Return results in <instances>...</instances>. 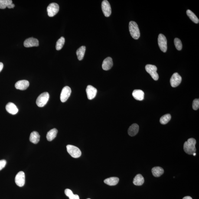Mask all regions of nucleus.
Here are the masks:
<instances>
[{
	"mask_svg": "<svg viewBox=\"0 0 199 199\" xmlns=\"http://www.w3.org/2000/svg\"><path fill=\"white\" fill-rule=\"evenodd\" d=\"M59 11V6L55 3H52L48 5L47 8L48 15L52 17L55 16Z\"/></svg>",
	"mask_w": 199,
	"mask_h": 199,
	"instance_id": "nucleus-7",
	"label": "nucleus"
},
{
	"mask_svg": "<svg viewBox=\"0 0 199 199\" xmlns=\"http://www.w3.org/2000/svg\"><path fill=\"white\" fill-rule=\"evenodd\" d=\"M196 144L195 139L193 138H190L186 141L184 145V150L186 153L188 155H193V154L195 153Z\"/></svg>",
	"mask_w": 199,
	"mask_h": 199,
	"instance_id": "nucleus-1",
	"label": "nucleus"
},
{
	"mask_svg": "<svg viewBox=\"0 0 199 199\" xmlns=\"http://www.w3.org/2000/svg\"><path fill=\"white\" fill-rule=\"evenodd\" d=\"M24 45L27 48L37 47L39 45V41L37 39L31 37L25 40L24 41Z\"/></svg>",
	"mask_w": 199,
	"mask_h": 199,
	"instance_id": "nucleus-13",
	"label": "nucleus"
},
{
	"mask_svg": "<svg viewBox=\"0 0 199 199\" xmlns=\"http://www.w3.org/2000/svg\"><path fill=\"white\" fill-rule=\"evenodd\" d=\"M15 181L16 184L18 186H23L25 183V176L23 171H20L17 174L15 177Z\"/></svg>",
	"mask_w": 199,
	"mask_h": 199,
	"instance_id": "nucleus-9",
	"label": "nucleus"
},
{
	"mask_svg": "<svg viewBox=\"0 0 199 199\" xmlns=\"http://www.w3.org/2000/svg\"><path fill=\"white\" fill-rule=\"evenodd\" d=\"M29 86V83L28 81L24 80L18 81L15 85L16 89L21 90H26L28 87Z\"/></svg>",
	"mask_w": 199,
	"mask_h": 199,
	"instance_id": "nucleus-14",
	"label": "nucleus"
},
{
	"mask_svg": "<svg viewBox=\"0 0 199 199\" xmlns=\"http://www.w3.org/2000/svg\"><path fill=\"white\" fill-rule=\"evenodd\" d=\"M71 93V89L69 86H65L62 90L60 95V99L62 102H66L70 97Z\"/></svg>",
	"mask_w": 199,
	"mask_h": 199,
	"instance_id": "nucleus-8",
	"label": "nucleus"
},
{
	"mask_svg": "<svg viewBox=\"0 0 199 199\" xmlns=\"http://www.w3.org/2000/svg\"><path fill=\"white\" fill-rule=\"evenodd\" d=\"M171 119V115L169 114H166L161 117L160 119V123L162 124H166L168 123Z\"/></svg>",
	"mask_w": 199,
	"mask_h": 199,
	"instance_id": "nucleus-26",
	"label": "nucleus"
},
{
	"mask_svg": "<svg viewBox=\"0 0 199 199\" xmlns=\"http://www.w3.org/2000/svg\"><path fill=\"white\" fill-rule=\"evenodd\" d=\"M152 172L154 177H159L163 174L164 171L161 167H155L152 168Z\"/></svg>",
	"mask_w": 199,
	"mask_h": 199,
	"instance_id": "nucleus-22",
	"label": "nucleus"
},
{
	"mask_svg": "<svg viewBox=\"0 0 199 199\" xmlns=\"http://www.w3.org/2000/svg\"><path fill=\"white\" fill-rule=\"evenodd\" d=\"M196 155V154L195 153L193 154V155H194V156H195Z\"/></svg>",
	"mask_w": 199,
	"mask_h": 199,
	"instance_id": "nucleus-37",
	"label": "nucleus"
},
{
	"mask_svg": "<svg viewBox=\"0 0 199 199\" xmlns=\"http://www.w3.org/2000/svg\"><path fill=\"white\" fill-rule=\"evenodd\" d=\"M65 193L66 196H67V197H70V196H71L73 194L72 190L69 189H66L65 190Z\"/></svg>",
	"mask_w": 199,
	"mask_h": 199,
	"instance_id": "nucleus-32",
	"label": "nucleus"
},
{
	"mask_svg": "<svg viewBox=\"0 0 199 199\" xmlns=\"http://www.w3.org/2000/svg\"><path fill=\"white\" fill-rule=\"evenodd\" d=\"M90 199V198H88V199Z\"/></svg>",
	"mask_w": 199,
	"mask_h": 199,
	"instance_id": "nucleus-38",
	"label": "nucleus"
},
{
	"mask_svg": "<svg viewBox=\"0 0 199 199\" xmlns=\"http://www.w3.org/2000/svg\"><path fill=\"white\" fill-rule=\"evenodd\" d=\"M4 67V64L2 63H0V72L2 71Z\"/></svg>",
	"mask_w": 199,
	"mask_h": 199,
	"instance_id": "nucleus-35",
	"label": "nucleus"
},
{
	"mask_svg": "<svg viewBox=\"0 0 199 199\" xmlns=\"http://www.w3.org/2000/svg\"><path fill=\"white\" fill-rule=\"evenodd\" d=\"M50 95L48 92H44L38 97L36 100V104L39 107L45 106L49 100Z\"/></svg>",
	"mask_w": 199,
	"mask_h": 199,
	"instance_id": "nucleus-3",
	"label": "nucleus"
},
{
	"mask_svg": "<svg viewBox=\"0 0 199 199\" xmlns=\"http://www.w3.org/2000/svg\"><path fill=\"white\" fill-rule=\"evenodd\" d=\"M130 33L133 38L138 40L140 36V33L137 24L135 21H131L129 23Z\"/></svg>",
	"mask_w": 199,
	"mask_h": 199,
	"instance_id": "nucleus-2",
	"label": "nucleus"
},
{
	"mask_svg": "<svg viewBox=\"0 0 199 199\" xmlns=\"http://www.w3.org/2000/svg\"><path fill=\"white\" fill-rule=\"evenodd\" d=\"M102 11L105 16L109 17L112 14V9L109 2L107 0H104L102 2Z\"/></svg>",
	"mask_w": 199,
	"mask_h": 199,
	"instance_id": "nucleus-10",
	"label": "nucleus"
},
{
	"mask_svg": "<svg viewBox=\"0 0 199 199\" xmlns=\"http://www.w3.org/2000/svg\"><path fill=\"white\" fill-rule=\"evenodd\" d=\"M145 70L147 72L151 75L154 80H158L159 76L157 72V68L156 66L151 64L147 65L145 66Z\"/></svg>",
	"mask_w": 199,
	"mask_h": 199,
	"instance_id": "nucleus-5",
	"label": "nucleus"
},
{
	"mask_svg": "<svg viewBox=\"0 0 199 199\" xmlns=\"http://www.w3.org/2000/svg\"><path fill=\"white\" fill-rule=\"evenodd\" d=\"M132 96L135 99L139 101L143 100L144 98V93L141 90H135L132 92Z\"/></svg>",
	"mask_w": 199,
	"mask_h": 199,
	"instance_id": "nucleus-18",
	"label": "nucleus"
},
{
	"mask_svg": "<svg viewBox=\"0 0 199 199\" xmlns=\"http://www.w3.org/2000/svg\"><path fill=\"white\" fill-rule=\"evenodd\" d=\"M6 164V161L5 160H2L0 161V171L5 168Z\"/></svg>",
	"mask_w": 199,
	"mask_h": 199,
	"instance_id": "nucleus-31",
	"label": "nucleus"
},
{
	"mask_svg": "<svg viewBox=\"0 0 199 199\" xmlns=\"http://www.w3.org/2000/svg\"><path fill=\"white\" fill-rule=\"evenodd\" d=\"M66 148L69 154L73 158H78L81 155V151L79 148L75 146L68 145L66 146Z\"/></svg>",
	"mask_w": 199,
	"mask_h": 199,
	"instance_id": "nucleus-4",
	"label": "nucleus"
},
{
	"mask_svg": "<svg viewBox=\"0 0 199 199\" xmlns=\"http://www.w3.org/2000/svg\"><path fill=\"white\" fill-rule=\"evenodd\" d=\"M139 130V127L136 124H133L128 129V134L131 136H133L138 134Z\"/></svg>",
	"mask_w": 199,
	"mask_h": 199,
	"instance_id": "nucleus-17",
	"label": "nucleus"
},
{
	"mask_svg": "<svg viewBox=\"0 0 199 199\" xmlns=\"http://www.w3.org/2000/svg\"><path fill=\"white\" fill-rule=\"evenodd\" d=\"M199 108V99H195L193 101V108L195 110H197Z\"/></svg>",
	"mask_w": 199,
	"mask_h": 199,
	"instance_id": "nucleus-30",
	"label": "nucleus"
},
{
	"mask_svg": "<svg viewBox=\"0 0 199 199\" xmlns=\"http://www.w3.org/2000/svg\"><path fill=\"white\" fill-rule=\"evenodd\" d=\"M186 12L187 16L193 22L196 24L198 23L199 22L198 18L193 11L190 10H188Z\"/></svg>",
	"mask_w": 199,
	"mask_h": 199,
	"instance_id": "nucleus-25",
	"label": "nucleus"
},
{
	"mask_svg": "<svg viewBox=\"0 0 199 199\" xmlns=\"http://www.w3.org/2000/svg\"><path fill=\"white\" fill-rule=\"evenodd\" d=\"M6 109L9 113L12 115H15L18 113V109L14 103L10 102L6 105Z\"/></svg>",
	"mask_w": 199,
	"mask_h": 199,
	"instance_id": "nucleus-16",
	"label": "nucleus"
},
{
	"mask_svg": "<svg viewBox=\"0 0 199 199\" xmlns=\"http://www.w3.org/2000/svg\"><path fill=\"white\" fill-rule=\"evenodd\" d=\"M14 6H15V5H14V4L12 3L9 5L7 8H8L9 9L14 8Z\"/></svg>",
	"mask_w": 199,
	"mask_h": 199,
	"instance_id": "nucleus-34",
	"label": "nucleus"
},
{
	"mask_svg": "<svg viewBox=\"0 0 199 199\" xmlns=\"http://www.w3.org/2000/svg\"><path fill=\"white\" fill-rule=\"evenodd\" d=\"M86 92L88 99L91 100L96 97L97 93V90L93 86L88 85L86 88Z\"/></svg>",
	"mask_w": 199,
	"mask_h": 199,
	"instance_id": "nucleus-12",
	"label": "nucleus"
},
{
	"mask_svg": "<svg viewBox=\"0 0 199 199\" xmlns=\"http://www.w3.org/2000/svg\"><path fill=\"white\" fill-rule=\"evenodd\" d=\"M113 63L112 58L108 57L105 59L102 63V67L104 70H108L112 68Z\"/></svg>",
	"mask_w": 199,
	"mask_h": 199,
	"instance_id": "nucleus-15",
	"label": "nucleus"
},
{
	"mask_svg": "<svg viewBox=\"0 0 199 199\" xmlns=\"http://www.w3.org/2000/svg\"><path fill=\"white\" fill-rule=\"evenodd\" d=\"M29 139L31 142L34 144H37L40 141L39 134L36 131H33L30 134Z\"/></svg>",
	"mask_w": 199,
	"mask_h": 199,
	"instance_id": "nucleus-19",
	"label": "nucleus"
},
{
	"mask_svg": "<svg viewBox=\"0 0 199 199\" xmlns=\"http://www.w3.org/2000/svg\"><path fill=\"white\" fill-rule=\"evenodd\" d=\"M182 78L178 73H175L173 75L170 80L171 85L173 87L178 86L181 83Z\"/></svg>",
	"mask_w": 199,
	"mask_h": 199,
	"instance_id": "nucleus-11",
	"label": "nucleus"
},
{
	"mask_svg": "<svg viewBox=\"0 0 199 199\" xmlns=\"http://www.w3.org/2000/svg\"><path fill=\"white\" fill-rule=\"evenodd\" d=\"M86 48L85 46H82L77 49L76 51L78 59L79 60H83L84 58Z\"/></svg>",
	"mask_w": 199,
	"mask_h": 199,
	"instance_id": "nucleus-24",
	"label": "nucleus"
},
{
	"mask_svg": "<svg viewBox=\"0 0 199 199\" xmlns=\"http://www.w3.org/2000/svg\"><path fill=\"white\" fill-rule=\"evenodd\" d=\"M158 46L161 51L163 53H166L168 48L167 40L165 36L163 34H160L158 35Z\"/></svg>",
	"mask_w": 199,
	"mask_h": 199,
	"instance_id": "nucleus-6",
	"label": "nucleus"
},
{
	"mask_svg": "<svg viewBox=\"0 0 199 199\" xmlns=\"http://www.w3.org/2000/svg\"><path fill=\"white\" fill-rule=\"evenodd\" d=\"M174 44L177 50L180 51L182 48V44L181 40L178 38H175L174 40Z\"/></svg>",
	"mask_w": 199,
	"mask_h": 199,
	"instance_id": "nucleus-29",
	"label": "nucleus"
},
{
	"mask_svg": "<svg viewBox=\"0 0 199 199\" xmlns=\"http://www.w3.org/2000/svg\"><path fill=\"white\" fill-rule=\"evenodd\" d=\"M58 132V131L57 129L54 128L48 132L46 136L47 140L49 141H53L57 136Z\"/></svg>",
	"mask_w": 199,
	"mask_h": 199,
	"instance_id": "nucleus-21",
	"label": "nucleus"
},
{
	"mask_svg": "<svg viewBox=\"0 0 199 199\" xmlns=\"http://www.w3.org/2000/svg\"><path fill=\"white\" fill-rule=\"evenodd\" d=\"M183 199H193V198L190 196H186V197H184Z\"/></svg>",
	"mask_w": 199,
	"mask_h": 199,
	"instance_id": "nucleus-36",
	"label": "nucleus"
},
{
	"mask_svg": "<svg viewBox=\"0 0 199 199\" xmlns=\"http://www.w3.org/2000/svg\"><path fill=\"white\" fill-rule=\"evenodd\" d=\"M119 179L117 177H112L106 179L104 180V183L105 184L110 186H113L117 185L119 183Z\"/></svg>",
	"mask_w": 199,
	"mask_h": 199,
	"instance_id": "nucleus-20",
	"label": "nucleus"
},
{
	"mask_svg": "<svg viewBox=\"0 0 199 199\" xmlns=\"http://www.w3.org/2000/svg\"><path fill=\"white\" fill-rule=\"evenodd\" d=\"M69 198L70 199H80L79 196L77 194H73Z\"/></svg>",
	"mask_w": 199,
	"mask_h": 199,
	"instance_id": "nucleus-33",
	"label": "nucleus"
},
{
	"mask_svg": "<svg viewBox=\"0 0 199 199\" xmlns=\"http://www.w3.org/2000/svg\"><path fill=\"white\" fill-rule=\"evenodd\" d=\"M144 182V178L141 174H138L135 176L133 180V183L138 186L142 185Z\"/></svg>",
	"mask_w": 199,
	"mask_h": 199,
	"instance_id": "nucleus-23",
	"label": "nucleus"
},
{
	"mask_svg": "<svg viewBox=\"0 0 199 199\" xmlns=\"http://www.w3.org/2000/svg\"><path fill=\"white\" fill-rule=\"evenodd\" d=\"M12 3L11 0H0V9H5L10 4Z\"/></svg>",
	"mask_w": 199,
	"mask_h": 199,
	"instance_id": "nucleus-28",
	"label": "nucleus"
},
{
	"mask_svg": "<svg viewBox=\"0 0 199 199\" xmlns=\"http://www.w3.org/2000/svg\"><path fill=\"white\" fill-rule=\"evenodd\" d=\"M65 42L64 37H62L58 40L56 45V49L57 50H60L63 48Z\"/></svg>",
	"mask_w": 199,
	"mask_h": 199,
	"instance_id": "nucleus-27",
	"label": "nucleus"
}]
</instances>
